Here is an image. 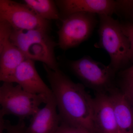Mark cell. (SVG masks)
Wrapping results in <instances>:
<instances>
[{
  "instance_id": "obj_1",
  "label": "cell",
  "mask_w": 133,
  "mask_h": 133,
  "mask_svg": "<svg viewBox=\"0 0 133 133\" xmlns=\"http://www.w3.org/2000/svg\"><path fill=\"white\" fill-rule=\"evenodd\" d=\"M56 103L60 121L97 133L94 122V98L84 86L75 83L60 69L43 64Z\"/></svg>"
},
{
  "instance_id": "obj_2",
  "label": "cell",
  "mask_w": 133,
  "mask_h": 133,
  "mask_svg": "<svg viewBox=\"0 0 133 133\" xmlns=\"http://www.w3.org/2000/svg\"><path fill=\"white\" fill-rule=\"evenodd\" d=\"M10 41L26 59L42 62L52 70L59 69L55 55V49L58 43L49 32L40 30L13 29Z\"/></svg>"
},
{
  "instance_id": "obj_3",
  "label": "cell",
  "mask_w": 133,
  "mask_h": 133,
  "mask_svg": "<svg viewBox=\"0 0 133 133\" xmlns=\"http://www.w3.org/2000/svg\"><path fill=\"white\" fill-rule=\"evenodd\" d=\"M97 45L105 50L110 58L109 65L116 72L130 61V44L121 23L111 16L99 15Z\"/></svg>"
},
{
  "instance_id": "obj_4",
  "label": "cell",
  "mask_w": 133,
  "mask_h": 133,
  "mask_svg": "<svg viewBox=\"0 0 133 133\" xmlns=\"http://www.w3.org/2000/svg\"><path fill=\"white\" fill-rule=\"evenodd\" d=\"M14 83L3 82L0 87V114L4 116L11 115L20 121H24L34 115L41 105L46 104L51 98L32 94Z\"/></svg>"
},
{
  "instance_id": "obj_5",
  "label": "cell",
  "mask_w": 133,
  "mask_h": 133,
  "mask_svg": "<svg viewBox=\"0 0 133 133\" xmlns=\"http://www.w3.org/2000/svg\"><path fill=\"white\" fill-rule=\"evenodd\" d=\"M97 15L79 12L62 19L57 31L58 46L61 49L66 50L76 48L87 40L97 23Z\"/></svg>"
},
{
  "instance_id": "obj_6",
  "label": "cell",
  "mask_w": 133,
  "mask_h": 133,
  "mask_svg": "<svg viewBox=\"0 0 133 133\" xmlns=\"http://www.w3.org/2000/svg\"><path fill=\"white\" fill-rule=\"evenodd\" d=\"M70 69L83 84L90 88L105 92L112 89L116 72L109 65H105L88 56L69 63Z\"/></svg>"
},
{
  "instance_id": "obj_7",
  "label": "cell",
  "mask_w": 133,
  "mask_h": 133,
  "mask_svg": "<svg viewBox=\"0 0 133 133\" xmlns=\"http://www.w3.org/2000/svg\"><path fill=\"white\" fill-rule=\"evenodd\" d=\"M5 21L16 30H40L49 32L50 21L42 19L24 3L0 1V21Z\"/></svg>"
},
{
  "instance_id": "obj_8",
  "label": "cell",
  "mask_w": 133,
  "mask_h": 133,
  "mask_svg": "<svg viewBox=\"0 0 133 133\" xmlns=\"http://www.w3.org/2000/svg\"><path fill=\"white\" fill-rule=\"evenodd\" d=\"M16 83L24 90L32 94L51 98L53 95L36 69L35 62L26 59L18 66L10 81Z\"/></svg>"
},
{
  "instance_id": "obj_9",
  "label": "cell",
  "mask_w": 133,
  "mask_h": 133,
  "mask_svg": "<svg viewBox=\"0 0 133 133\" xmlns=\"http://www.w3.org/2000/svg\"><path fill=\"white\" fill-rule=\"evenodd\" d=\"M60 21L75 13L86 12L111 16L115 14V1L113 0H57Z\"/></svg>"
},
{
  "instance_id": "obj_10",
  "label": "cell",
  "mask_w": 133,
  "mask_h": 133,
  "mask_svg": "<svg viewBox=\"0 0 133 133\" xmlns=\"http://www.w3.org/2000/svg\"><path fill=\"white\" fill-rule=\"evenodd\" d=\"M94 122L96 132L119 133L109 94L98 92L94 98Z\"/></svg>"
},
{
  "instance_id": "obj_11",
  "label": "cell",
  "mask_w": 133,
  "mask_h": 133,
  "mask_svg": "<svg viewBox=\"0 0 133 133\" xmlns=\"http://www.w3.org/2000/svg\"><path fill=\"white\" fill-rule=\"evenodd\" d=\"M56 103L54 96L45 105L31 116L26 133H55L60 124Z\"/></svg>"
},
{
  "instance_id": "obj_12",
  "label": "cell",
  "mask_w": 133,
  "mask_h": 133,
  "mask_svg": "<svg viewBox=\"0 0 133 133\" xmlns=\"http://www.w3.org/2000/svg\"><path fill=\"white\" fill-rule=\"evenodd\" d=\"M109 94L119 133H133V107L124 93L112 89Z\"/></svg>"
},
{
  "instance_id": "obj_13",
  "label": "cell",
  "mask_w": 133,
  "mask_h": 133,
  "mask_svg": "<svg viewBox=\"0 0 133 133\" xmlns=\"http://www.w3.org/2000/svg\"><path fill=\"white\" fill-rule=\"evenodd\" d=\"M26 59L17 47L10 42L0 50V80L10 82L18 66Z\"/></svg>"
},
{
  "instance_id": "obj_14",
  "label": "cell",
  "mask_w": 133,
  "mask_h": 133,
  "mask_svg": "<svg viewBox=\"0 0 133 133\" xmlns=\"http://www.w3.org/2000/svg\"><path fill=\"white\" fill-rule=\"evenodd\" d=\"M23 3L39 17L47 21L60 20V15L55 1L24 0Z\"/></svg>"
},
{
  "instance_id": "obj_15",
  "label": "cell",
  "mask_w": 133,
  "mask_h": 133,
  "mask_svg": "<svg viewBox=\"0 0 133 133\" xmlns=\"http://www.w3.org/2000/svg\"><path fill=\"white\" fill-rule=\"evenodd\" d=\"M133 10V1L116 0L115 1V14L120 17L131 16Z\"/></svg>"
},
{
  "instance_id": "obj_16",
  "label": "cell",
  "mask_w": 133,
  "mask_h": 133,
  "mask_svg": "<svg viewBox=\"0 0 133 133\" xmlns=\"http://www.w3.org/2000/svg\"><path fill=\"white\" fill-rule=\"evenodd\" d=\"M13 28L5 21H0V50L11 42L10 37Z\"/></svg>"
},
{
  "instance_id": "obj_17",
  "label": "cell",
  "mask_w": 133,
  "mask_h": 133,
  "mask_svg": "<svg viewBox=\"0 0 133 133\" xmlns=\"http://www.w3.org/2000/svg\"><path fill=\"white\" fill-rule=\"evenodd\" d=\"M55 133H94L88 129L60 122L57 130Z\"/></svg>"
},
{
  "instance_id": "obj_18",
  "label": "cell",
  "mask_w": 133,
  "mask_h": 133,
  "mask_svg": "<svg viewBox=\"0 0 133 133\" xmlns=\"http://www.w3.org/2000/svg\"><path fill=\"white\" fill-rule=\"evenodd\" d=\"M121 26L123 32L130 42V59L133 63V23H121Z\"/></svg>"
},
{
  "instance_id": "obj_19",
  "label": "cell",
  "mask_w": 133,
  "mask_h": 133,
  "mask_svg": "<svg viewBox=\"0 0 133 133\" xmlns=\"http://www.w3.org/2000/svg\"><path fill=\"white\" fill-rule=\"evenodd\" d=\"M26 127L24 121H19L16 125H12L10 122L5 121V131L6 133H26Z\"/></svg>"
},
{
  "instance_id": "obj_20",
  "label": "cell",
  "mask_w": 133,
  "mask_h": 133,
  "mask_svg": "<svg viewBox=\"0 0 133 133\" xmlns=\"http://www.w3.org/2000/svg\"><path fill=\"white\" fill-rule=\"evenodd\" d=\"M122 92L133 107V80H123Z\"/></svg>"
},
{
  "instance_id": "obj_21",
  "label": "cell",
  "mask_w": 133,
  "mask_h": 133,
  "mask_svg": "<svg viewBox=\"0 0 133 133\" xmlns=\"http://www.w3.org/2000/svg\"><path fill=\"white\" fill-rule=\"evenodd\" d=\"M123 80H133V65L122 72Z\"/></svg>"
},
{
  "instance_id": "obj_22",
  "label": "cell",
  "mask_w": 133,
  "mask_h": 133,
  "mask_svg": "<svg viewBox=\"0 0 133 133\" xmlns=\"http://www.w3.org/2000/svg\"><path fill=\"white\" fill-rule=\"evenodd\" d=\"M4 116L0 114V133H4L5 130V121Z\"/></svg>"
},
{
  "instance_id": "obj_23",
  "label": "cell",
  "mask_w": 133,
  "mask_h": 133,
  "mask_svg": "<svg viewBox=\"0 0 133 133\" xmlns=\"http://www.w3.org/2000/svg\"><path fill=\"white\" fill-rule=\"evenodd\" d=\"M131 19H132V20L133 21V10L132 12V13H131ZM133 23V22H132Z\"/></svg>"
}]
</instances>
